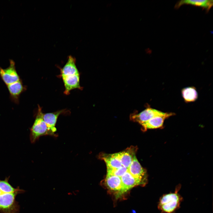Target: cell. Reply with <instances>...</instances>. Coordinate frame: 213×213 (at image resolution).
I'll list each match as a JSON object with an SVG mask.
<instances>
[{
    "instance_id": "1",
    "label": "cell",
    "mask_w": 213,
    "mask_h": 213,
    "mask_svg": "<svg viewBox=\"0 0 213 213\" xmlns=\"http://www.w3.org/2000/svg\"><path fill=\"white\" fill-rule=\"evenodd\" d=\"M181 187L179 185L173 192L162 195L159 198L157 207L161 213H175L180 207L183 198L179 193Z\"/></svg>"
},
{
    "instance_id": "2",
    "label": "cell",
    "mask_w": 213,
    "mask_h": 213,
    "mask_svg": "<svg viewBox=\"0 0 213 213\" xmlns=\"http://www.w3.org/2000/svg\"><path fill=\"white\" fill-rule=\"evenodd\" d=\"M43 114L41 108L38 105L35 120L30 129V139L32 143H35L41 136L49 135L47 127L43 120Z\"/></svg>"
},
{
    "instance_id": "3",
    "label": "cell",
    "mask_w": 213,
    "mask_h": 213,
    "mask_svg": "<svg viewBox=\"0 0 213 213\" xmlns=\"http://www.w3.org/2000/svg\"><path fill=\"white\" fill-rule=\"evenodd\" d=\"M20 191L2 193L0 195V213H18L19 206L15 197Z\"/></svg>"
},
{
    "instance_id": "4",
    "label": "cell",
    "mask_w": 213,
    "mask_h": 213,
    "mask_svg": "<svg viewBox=\"0 0 213 213\" xmlns=\"http://www.w3.org/2000/svg\"><path fill=\"white\" fill-rule=\"evenodd\" d=\"M0 75L7 85L19 80L20 79L16 70L14 62H10L9 66L6 69L0 68Z\"/></svg>"
},
{
    "instance_id": "5",
    "label": "cell",
    "mask_w": 213,
    "mask_h": 213,
    "mask_svg": "<svg viewBox=\"0 0 213 213\" xmlns=\"http://www.w3.org/2000/svg\"><path fill=\"white\" fill-rule=\"evenodd\" d=\"M167 112H164L151 108H147L138 114L130 116L131 119L141 124L157 116L165 115Z\"/></svg>"
},
{
    "instance_id": "6",
    "label": "cell",
    "mask_w": 213,
    "mask_h": 213,
    "mask_svg": "<svg viewBox=\"0 0 213 213\" xmlns=\"http://www.w3.org/2000/svg\"><path fill=\"white\" fill-rule=\"evenodd\" d=\"M128 171L134 178L140 180L144 185L147 183V178L146 171L142 167L135 156L128 167Z\"/></svg>"
},
{
    "instance_id": "7",
    "label": "cell",
    "mask_w": 213,
    "mask_h": 213,
    "mask_svg": "<svg viewBox=\"0 0 213 213\" xmlns=\"http://www.w3.org/2000/svg\"><path fill=\"white\" fill-rule=\"evenodd\" d=\"M64 112V110H61L43 114V120L47 127L49 135L57 136V135L55 133L57 131L55 126L57 119L59 116L61 114L63 113Z\"/></svg>"
},
{
    "instance_id": "8",
    "label": "cell",
    "mask_w": 213,
    "mask_h": 213,
    "mask_svg": "<svg viewBox=\"0 0 213 213\" xmlns=\"http://www.w3.org/2000/svg\"><path fill=\"white\" fill-rule=\"evenodd\" d=\"M80 74L69 75L62 78L65 87L64 93L68 95L70 91L74 89H81L80 83Z\"/></svg>"
},
{
    "instance_id": "9",
    "label": "cell",
    "mask_w": 213,
    "mask_h": 213,
    "mask_svg": "<svg viewBox=\"0 0 213 213\" xmlns=\"http://www.w3.org/2000/svg\"><path fill=\"white\" fill-rule=\"evenodd\" d=\"M104 183L109 189L119 193H123L120 177L107 174L104 180Z\"/></svg>"
},
{
    "instance_id": "10",
    "label": "cell",
    "mask_w": 213,
    "mask_h": 213,
    "mask_svg": "<svg viewBox=\"0 0 213 213\" xmlns=\"http://www.w3.org/2000/svg\"><path fill=\"white\" fill-rule=\"evenodd\" d=\"M174 114V113L172 112L167 113L164 115L155 117L141 125L144 130L147 129L159 128L163 125L164 121L166 119Z\"/></svg>"
},
{
    "instance_id": "11",
    "label": "cell",
    "mask_w": 213,
    "mask_h": 213,
    "mask_svg": "<svg viewBox=\"0 0 213 213\" xmlns=\"http://www.w3.org/2000/svg\"><path fill=\"white\" fill-rule=\"evenodd\" d=\"M7 87L11 99L15 103H18L20 95L26 90L21 80L7 85Z\"/></svg>"
},
{
    "instance_id": "12",
    "label": "cell",
    "mask_w": 213,
    "mask_h": 213,
    "mask_svg": "<svg viewBox=\"0 0 213 213\" xmlns=\"http://www.w3.org/2000/svg\"><path fill=\"white\" fill-rule=\"evenodd\" d=\"M120 178L123 192L138 185H144L140 180L134 178L128 170Z\"/></svg>"
},
{
    "instance_id": "13",
    "label": "cell",
    "mask_w": 213,
    "mask_h": 213,
    "mask_svg": "<svg viewBox=\"0 0 213 213\" xmlns=\"http://www.w3.org/2000/svg\"><path fill=\"white\" fill-rule=\"evenodd\" d=\"M136 149L135 147L132 146L128 148L123 151L118 153L122 166L128 168L135 156Z\"/></svg>"
},
{
    "instance_id": "14",
    "label": "cell",
    "mask_w": 213,
    "mask_h": 213,
    "mask_svg": "<svg viewBox=\"0 0 213 213\" xmlns=\"http://www.w3.org/2000/svg\"><path fill=\"white\" fill-rule=\"evenodd\" d=\"M62 78L64 77L79 74L76 65V59L71 55L68 57L67 61L61 70Z\"/></svg>"
},
{
    "instance_id": "15",
    "label": "cell",
    "mask_w": 213,
    "mask_h": 213,
    "mask_svg": "<svg viewBox=\"0 0 213 213\" xmlns=\"http://www.w3.org/2000/svg\"><path fill=\"white\" fill-rule=\"evenodd\" d=\"M213 2V1L211 0H181L177 3L175 8L178 9L183 4L192 5L202 7L208 12L212 6Z\"/></svg>"
},
{
    "instance_id": "16",
    "label": "cell",
    "mask_w": 213,
    "mask_h": 213,
    "mask_svg": "<svg viewBox=\"0 0 213 213\" xmlns=\"http://www.w3.org/2000/svg\"><path fill=\"white\" fill-rule=\"evenodd\" d=\"M101 157L106 164L107 169H115L122 166L118 153L112 154H104Z\"/></svg>"
},
{
    "instance_id": "17",
    "label": "cell",
    "mask_w": 213,
    "mask_h": 213,
    "mask_svg": "<svg viewBox=\"0 0 213 213\" xmlns=\"http://www.w3.org/2000/svg\"><path fill=\"white\" fill-rule=\"evenodd\" d=\"M181 93L185 102H194L198 98V93L194 87L184 88L182 90Z\"/></svg>"
},
{
    "instance_id": "18",
    "label": "cell",
    "mask_w": 213,
    "mask_h": 213,
    "mask_svg": "<svg viewBox=\"0 0 213 213\" xmlns=\"http://www.w3.org/2000/svg\"><path fill=\"white\" fill-rule=\"evenodd\" d=\"M9 178L4 180H0V190L4 193H11L18 191L22 192L23 191L19 188H13L8 182Z\"/></svg>"
},
{
    "instance_id": "19",
    "label": "cell",
    "mask_w": 213,
    "mask_h": 213,
    "mask_svg": "<svg viewBox=\"0 0 213 213\" xmlns=\"http://www.w3.org/2000/svg\"><path fill=\"white\" fill-rule=\"evenodd\" d=\"M128 170V168L122 166L115 169H107V174L112 175L121 177Z\"/></svg>"
},
{
    "instance_id": "20",
    "label": "cell",
    "mask_w": 213,
    "mask_h": 213,
    "mask_svg": "<svg viewBox=\"0 0 213 213\" xmlns=\"http://www.w3.org/2000/svg\"><path fill=\"white\" fill-rule=\"evenodd\" d=\"M79 190H75V191H74L73 192V193L75 195H76L79 193Z\"/></svg>"
},
{
    "instance_id": "21",
    "label": "cell",
    "mask_w": 213,
    "mask_h": 213,
    "mask_svg": "<svg viewBox=\"0 0 213 213\" xmlns=\"http://www.w3.org/2000/svg\"><path fill=\"white\" fill-rule=\"evenodd\" d=\"M132 213H136V212L135 210H132Z\"/></svg>"
},
{
    "instance_id": "22",
    "label": "cell",
    "mask_w": 213,
    "mask_h": 213,
    "mask_svg": "<svg viewBox=\"0 0 213 213\" xmlns=\"http://www.w3.org/2000/svg\"><path fill=\"white\" fill-rule=\"evenodd\" d=\"M2 192H1V191L0 190V195L2 193Z\"/></svg>"
}]
</instances>
